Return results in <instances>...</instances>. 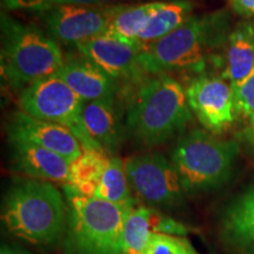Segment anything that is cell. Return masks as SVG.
I'll return each instance as SVG.
<instances>
[{"label":"cell","instance_id":"7402d4cb","mask_svg":"<svg viewBox=\"0 0 254 254\" xmlns=\"http://www.w3.org/2000/svg\"><path fill=\"white\" fill-rule=\"evenodd\" d=\"M93 196L122 206L131 205L136 201L132 196L125 163L122 159L118 157L111 158L110 165L105 170Z\"/></svg>","mask_w":254,"mask_h":254},{"label":"cell","instance_id":"9c48e42d","mask_svg":"<svg viewBox=\"0 0 254 254\" xmlns=\"http://www.w3.org/2000/svg\"><path fill=\"white\" fill-rule=\"evenodd\" d=\"M117 6L69 4L36 13L56 41L77 46L106 32Z\"/></svg>","mask_w":254,"mask_h":254},{"label":"cell","instance_id":"3957f363","mask_svg":"<svg viewBox=\"0 0 254 254\" xmlns=\"http://www.w3.org/2000/svg\"><path fill=\"white\" fill-rule=\"evenodd\" d=\"M67 200L65 254H125L124 224L131 205L80 195L65 187Z\"/></svg>","mask_w":254,"mask_h":254},{"label":"cell","instance_id":"44dd1931","mask_svg":"<svg viewBox=\"0 0 254 254\" xmlns=\"http://www.w3.org/2000/svg\"><path fill=\"white\" fill-rule=\"evenodd\" d=\"M160 2L152 1L141 5H118L111 19L109 28L105 33L136 45L139 34L144 30L151 15L159 7Z\"/></svg>","mask_w":254,"mask_h":254},{"label":"cell","instance_id":"6da1fadb","mask_svg":"<svg viewBox=\"0 0 254 254\" xmlns=\"http://www.w3.org/2000/svg\"><path fill=\"white\" fill-rule=\"evenodd\" d=\"M1 220L19 239L34 246H52L65 234L67 205L52 183L21 180L6 193Z\"/></svg>","mask_w":254,"mask_h":254},{"label":"cell","instance_id":"277c9868","mask_svg":"<svg viewBox=\"0 0 254 254\" xmlns=\"http://www.w3.org/2000/svg\"><path fill=\"white\" fill-rule=\"evenodd\" d=\"M126 119L136 140L154 146L182 132L193 116L184 87L174 78L161 74L139 87Z\"/></svg>","mask_w":254,"mask_h":254},{"label":"cell","instance_id":"5bb4252c","mask_svg":"<svg viewBox=\"0 0 254 254\" xmlns=\"http://www.w3.org/2000/svg\"><path fill=\"white\" fill-rule=\"evenodd\" d=\"M12 168L15 172L50 183H67L71 163L55 152L32 142L8 139Z\"/></svg>","mask_w":254,"mask_h":254},{"label":"cell","instance_id":"f1b7e54d","mask_svg":"<svg viewBox=\"0 0 254 254\" xmlns=\"http://www.w3.org/2000/svg\"><path fill=\"white\" fill-rule=\"evenodd\" d=\"M125 0H98L99 5L101 6H112V5H120V2Z\"/></svg>","mask_w":254,"mask_h":254},{"label":"cell","instance_id":"cb8c5ba5","mask_svg":"<svg viewBox=\"0 0 254 254\" xmlns=\"http://www.w3.org/2000/svg\"><path fill=\"white\" fill-rule=\"evenodd\" d=\"M231 88L237 114L251 118L254 114V68L244 80L231 84Z\"/></svg>","mask_w":254,"mask_h":254},{"label":"cell","instance_id":"30bf717a","mask_svg":"<svg viewBox=\"0 0 254 254\" xmlns=\"http://www.w3.org/2000/svg\"><path fill=\"white\" fill-rule=\"evenodd\" d=\"M192 113L212 134H220L238 116L231 85L212 75H199L186 88Z\"/></svg>","mask_w":254,"mask_h":254},{"label":"cell","instance_id":"7c38bea8","mask_svg":"<svg viewBox=\"0 0 254 254\" xmlns=\"http://www.w3.org/2000/svg\"><path fill=\"white\" fill-rule=\"evenodd\" d=\"M80 55L114 80H138L144 71L139 65L141 50L134 44L104 33L75 46Z\"/></svg>","mask_w":254,"mask_h":254},{"label":"cell","instance_id":"ac0fdd59","mask_svg":"<svg viewBox=\"0 0 254 254\" xmlns=\"http://www.w3.org/2000/svg\"><path fill=\"white\" fill-rule=\"evenodd\" d=\"M254 68V21L237 24L227 39L224 77L233 82L244 80Z\"/></svg>","mask_w":254,"mask_h":254},{"label":"cell","instance_id":"9a60e30c","mask_svg":"<svg viewBox=\"0 0 254 254\" xmlns=\"http://www.w3.org/2000/svg\"><path fill=\"white\" fill-rule=\"evenodd\" d=\"M224 243L240 254H254V185L234 198L220 222Z\"/></svg>","mask_w":254,"mask_h":254},{"label":"cell","instance_id":"d4e9b609","mask_svg":"<svg viewBox=\"0 0 254 254\" xmlns=\"http://www.w3.org/2000/svg\"><path fill=\"white\" fill-rule=\"evenodd\" d=\"M99 5L98 0H1L2 7L6 9H27L40 12L60 5ZM101 6V5H99Z\"/></svg>","mask_w":254,"mask_h":254},{"label":"cell","instance_id":"52a82bcc","mask_svg":"<svg viewBox=\"0 0 254 254\" xmlns=\"http://www.w3.org/2000/svg\"><path fill=\"white\" fill-rule=\"evenodd\" d=\"M82 101L57 74L40 79L21 90L19 107L33 118L63 125L74 133L82 148L100 150L87 134L82 124Z\"/></svg>","mask_w":254,"mask_h":254},{"label":"cell","instance_id":"603a6c76","mask_svg":"<svg viewBox=\"0 0 254 254\" xmlns=\"http://www.w3.org/2000/svg\"><path fill=\"white\" fill-rule=\"evenodd\" d=\"M146 254H200L186 237L158 234Z\"/></svg>","mask_w":254,"mask_h":254},{"label":"cell","instance_id":"5b68a950","mask_svg":"<svg viewBox=\"0 0 254 254\" xmlns=\"http://www.w3.org/2000/svg\"><path fill=\"white\" fill-rule=\"evenodd\" d=\"M65 63L58 43L34 26L1 13V72L13 88L24 90L56 74Z\"/></svg>","mask_w":254,"mask_h":254},{"label":"cell","instance_id":"ba28073f","mask_svg":"<svg viewBox=\"0 0 254 254\" xmlns=\"http://www.w3.org/2000/svg\"><path fill=\"white\" fill-rule=\"evenodd\" d=\"M131 189L146 206L176 209L184 204L186 192L172 161L158 152L134 155L125 163Z\"/></svg>","mask_w":254,"mask_h":254},{"label":"cell","instance_id":"7a4b0ae2","mask_svg":"<svg viewBox=\"0 0 254 254\" xmlns=\"http://www.w3.org/2000/svg\"><path fill=\"white\" fill-rule=\"evenodd\" d=\"M226 11L190 15L176 28L141 50L139 65L145 73L161 75L167 72L202 73L206 68V53L226 27Z\"/></svg>","mask_w":254,"mask_h":254},{"label":"cell","instance_id":"8992f818","mask_svg":"<svg viewBox=\"0 0 254 254\" xmlns=\"http://www.w3.org/2000/svg\"><path fill=\"white\" fill-rule=\"evenodd\" d=\"M239 145L212 133L193 129L177 142L171 154L186 194L217 190L231 179Z\"/></svg>","mask_w":254,"mask_h":254},{"label":"cell","instance_id":"2e32d148","mask_svg":"<svg viewBox=\"0 0 254 254\" xmlns=\"http://www.w3.org/2000/svg\"><path fill=\"white\" fill-rule=\"evenodd\" d=\"M56 74L85 103L114 98L116 94V80L85 58L67 60Z\"/></svg>","mask_w":254,"mask_h":254},{"label":"cell","instance_id":"83f0119b","mask_svg":"<svg viewBox=\"0 0 254 254\" xmlns=\"http://www.w3.org/2000/svg\"><path fill=\"white\" fill-rule=\"evenodd\" d=\"M0 254H33L28 251L21 249L20 246L8 245V244H2L0 249Z\"/></svg>","mask_w":254,"mask_h":254},{"label":"cell","instance_id":"d6986e66","mask_svg":"<svg viewBox=\"0 0 254 254\" xmlns=\"http://www.w3.org/2000/svg\"><path fill=\"white\" fill-rule=\"evenodd\" d=\"M111 158L103 150L84 148L80 157L71 163L67 183L64 187L80 195L93 196Z\"/></svg>","mask_w":254,"mask_h":254},{"label":"cell","instance_id":"4316f807","mask_svg":"<svg viewBox=\"0 0 254 254\" xmlns=\"http://www.w3.org/2000/svg\"><path fill=\"white\" fill-rule=\"evenodd\" d=\"M239 139L246 142L252 150H254V114L250 118V124L244 131L240 132Z\"/></svg>","mask_w":254,"mask_h":254},{"label":"cell","instance_id":"e0dca14e","mask_svg":"<svg viewBox=\"0 0 254 254\" xmlns=\"http://www.w3.org/2000/svg\"><path fill=\"white\" fill-rule=\"evenodd\" d=\"M82 124L100 150L113 154L122 141V126L114 98L86 101L82 107Z\"/></svg>","mask_w":254,"mask_h":254},{"label":"cell","instance_id":"ffe728a7","mask_svg":"<svg viewBox=\"0 0 254 254\" xmlns=\"http://www.w3.org/2000/svg\"><path fill=\"white\" fill-rule=\"evenodd\" d=\"M193 4L190 0L161 1L151 15L144 30L136 39V45L142 50L152 43L170 34L185 23L192 13Z\"/></svg>","mask_w":254,"mask_h":254},{"label":"cell","instance_id":"484cf974","mask_svg":"<svg viewBox=\"0 0 254 254\" xmlns=\"http://www.w3.org/2000/svg\"><path fill=\"white\" fill-rule=\"evenodd\" d=\"M228 2L238 14L254 18V0H228Z\"/></svg>","mask_w":254,"mask_h":254},{"label":"cell","instance_id":"4fadbf2b","mask_svg":"<svg viewBox=\"0 0 254 254\" xmlns=\"http://www.w3.org/2000/svg\"><path fill=\"white\" fill-rule=\"evenodd\" d=\"M192 228L150 206L134 205L129 208L124 224L125 254H146L158 234L186 237Z\"/></svg>","mask_w":254,"mask_h":254},{"label":"cell","instance_id":"8fae6325","mask_svg":"<svg viewBox=\"0 0 254 254\" xmlns=\"http://www.w3.org/2000/svg\"><path fill=\"white\" fill-rule=\"evenodd\" d=\"M8 139H19L55 152L69 163L82 154V145L71 129L59 124L14 112L6 124Z\"/></svg>","mask_w":254,"mask_h":254}]
</instances>
